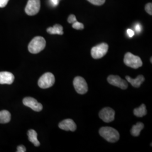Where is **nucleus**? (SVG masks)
Wrapping results in <instances>:
<instances>
[{
	"mask_svg": "<svg viewBox=\"0 0 152 152\" xmlns=\"http://www.w3.org/2000/svg\"><path fill=\"white\" fill-rule=\"evenodd\" d=\"M99 134L104 139L110 142H117L120 139V134L111 127H103L99 130Z\"/></svg>",
	"mask_w": 152,
	"mask_h": 152,
	"instance_id": "obj_1",
	"label": "nucleus"
},
{
	"mask_svg": "<svg viewBox=\"0 0 152 152\" xmlns=\"http://www.w3.org/2000/svg\"><path fill=\"white\" fill-rule=\"evenodd\" d=\"M46 46V41L45 38L41 36H37L33 38L28 45L29 51L33 54H38L42 51Z\"/></svg>",
	"mask_w": 152,
	"mask_h": 152,
	"instance_id": "obj_2",
	"label": "nucleus"
},
{
	"mask_svg": "<svg viewBox=\"0 0 152 152\" xmlns=\"http://www.w3.org/2000/svg\"><path fill=\"white\" fill-rule=\"evenodd\" d=\"M124 61L127 66L134 69H137L142 65V62L140 58L131 53H127L125 54Z\"/></svg>",
	"mask_w": 152,
	"mask_h": 152,
	"instance_id": "obj_3",
	"label": "nucleus"
},
{
	"mask_svg": "<svg viewBox=\"0 0 152 152\" xmlns=\"http://www.w3.org/2000/svg\"><path fill=\"white\" fill-rule=\"evenodd\" d=\"M55 81L54 76L50 72L45 73L38 80L39 87L42 88H48L52 87Z\"/></svg>",
	"mask_w": 152,
	"mask_h": 152,
	"instance_id": "obj_4",
	"label": "nucleus"
},
{
	"mask_svg": "<svg viewBox=\"0 0 152 152\" xmlns=\"http://www.w3.org/2000/svg\"><path fill=\"white\" fill-rule=\"evenodd\" d=\"M108 50V45L106 43L99 44L93 47L91 50V54L95 59H98L103 58L107 54Z\"/></svg>",
	"mask_w": 152,
	"mask_h": 152,
	"instance_id": "obj_5",
	"label": "nucleus"
},
{
	"mask_svg": "<svg viewBox=\"0 0 152 152\" xmlns=\"http://www.w3.org/2000/svg\"><path fill=\"white\" fill-rule=\"evenodd\" d=\"M73 86L76 92L80 94H85L88 91V86L85 80L80 76L76 77L73 80Z\"/></svg>",
	"mask_w": 152,
	"mask_h": 152,
	"instance_id": "obj_6",
	"label": "nucleus"
},
{
	"mask_svg": "<svg viewBox=\"0 0 152 152\" xmlns=\"http://www.w3.org/2000/svg\"><path fill=\"white\" fill-rule=\"evenodd\" d=\"M40 7V0H28L27 4L25 8V11L28 15H35L39 11Z\"/></svg>",
	"mask_w": 152,
	"mask_h": 152,
	"instance_id": "obj_7",
	"label": "nucleus"
},
{
	"mask_svg": "<svg viewBox=\"0 0 152 152\" xmlns=\"http://www.w3.org/2000/svg\"><path fill=\"white\" fill-rule=\"evenodd\" d=\"M99 117L106 123H109L114 120L115 112L113 109L106 107L102 109L99 113Z\"/></svg>",
	"mask_w": 152,
	"mask_h": 152,
	"instance_id": "obj_8",
	"label": "nucleus"
},
{
	"mask_svg": "<svg viewBox=\"0 0 152 152\" xmlns=\"http://www.w3.org/2000/svg\"><path fill=\"white\" fill-rule=\"evenodd\" d=\"M107 80L110 85L119 87L122 90H125L128 87L127 82L122 79L120 76L110 75L108 77Z\"/></svg>",
	"mask_w": 152,
	"mask_h": 152,
	"instance_id": "obj_9",
	"label": "nucleus"
},
{
	"mask_svg": "<svg viewBox=\"0 0 152 152\" xmlns=\"http://www.w3.org/2000/svg\"><path fill=\"white\" fill-rule=\"evenodd\" d=\"M23 103L28 107L32 109L36 112H40L42 110L43 106L34 98L31 97H26L23 100Z\"/></svg>",
	"mask_w": 152,
	"mask_h": 152,
	"instance_id": "obj_10",
	"label": "nucleus"
},
{
	"mask_svg": "<svg viewBox=\"0 0 152 152\" xmlns=\"http://www.w3.org/2000/svg\"><path fill=\"white\" fill-rule=\"evenodd\" d=\"M59 127L63 130L75 131L77 129V126L73 120L69 118L60 122L59 124Z\"/></svg>",
	"mask_w": 152,
	"mask_h": 152,
	"instance_id": "obj_11",
	"label": "nucleus"
},
{
	"mask_svg": "<svg viewBox=\"0 0 152 152\" xmlns=\"http://www.w3.org/2000/svg\"><path fill=\"white\" fill-rule=\"evenodd\" d=\"M14 76L9 72H0V84H9L12 83L14 81Z\"/></svg>",
	"mask_w": 152,
	"mask_h": 152,
	"instance_id": "obj_12",
	"label": "nucleus"
},
{
	"mask_svg": "<svg viewBox=\"0 0 152 152\" xmlns=\"http://www.w3.org/2000/svg\"><path fill=\"white\" fill-rule=\"evenodd\" d=\"M126 79L127 82H130L131 85L134 87H139L141 86V84L145 81L144 77L142 75H139L136 77V78L133 79L129 76H126Z\"/></svg>",
	"mask_w": 152,
	"mask_h": 152,
	"instance_id": "obj_13",
	"label": "nucleus"
},
{
	"mask_svg": "<svg viewBox=\"0 0 152 152\" xmlns=\"http://www.w3.org/2000/svg\"><path fill=\"white\" fill-rule=\"evenodd\" d=\"M28 136L29 140L32 142L35 147H39L40 142L37 139V133L34 130H29L28 131Z\"/></svg>",
	"mask_w": 152,
	"mask_h": 152,
	"instance_id": "obj_14",
	"label": "nucleus"
},
{
	"mask_svg": "<svg viewBox=\"0 0 152 152\" xmlns=\"http://www.w3.org/2000/svg\"><path fill=\"white\" fill-rule=\"evenodd\" d=\"M47 32L51 34H63V28L60 24H55L53 27L47 29Z\"/></svg>",
	"mask_w": 152,
	"mask_h": 152,
	"instance_id": "obj_15",
	"label": "nucleus"
},
{
	"mask_svg": "<svg viewBox=\"0 0 152 152\" xmlns=\"http://www.w3.org/2000/svg\"><path fill=\"white\" fill-rule=\"evenodd\" d=\"M10 120L11 114L9 111L6 110L0 111V124H7Z\"/></svg>",
	"mask_w": 152,
	"mask_h": 152,
	"instance_id": "obj_16",
	"label": "nucleus"
},
{
	"mask_svg": "<svg viewBox=\"0 0 152 152\" xmlns=\"http://www.w3.org/2000/svg\"><path fill=\"white\" fill-rule=\"evenodd\" d=\"M144 125L142 122H138L136 125H134L131 129V134L132 136H139L140 135V132L144 128Z\"/></svg>",
	"mask_w": 152,
	"mask_h": 152,
	"instance_id": "obj_17",
	"label": "nucleus"
},
{
	"mask_svg": "<svg viewBox=\"0 0 152 152\" xmlns=\"http://www.w3.org/2000/svg\"><path fill=\"white\" fill-rule=\"evenodd\" d=\"M147 113L146 106L144 104H141L139 108H135L134 110V114L135 115H136V117H142L145 115Z\"/></svg>",
	"mask_w": 152,
	"mask_h": 152,
	"instance_id": "obj_18",
	"label": "nucleus"
},
{
	"mask_svg": "<svg viewBox=\"0 0 152 152\" xmlns=\"http://www.w3.org/2000/svg\"><path fill=\"white\" fill-rule=\"evenodd\" d=\"M72 27L74 29H77V30H81L84 28V26L81 23L76 21L73 23Z\"/></svg>",
	"mask_w": 152,
	"mask_h": 152,
	"instance_id": "obj_19",
	"label": "nucleus"
},
{
	"mask_svg": "<svg viewBox=\"0 0 152 152\" xmlns=\"http://www.w3.org/2000/svg\"><path fill=\"white\" fill-rule=\"evenodd\" d=\"M88 2L95 5L100 6L103 5L105 0H87Z\"/></svg>",
	"mask_w": 152,
	"mask_h": 152,
	"instance_id": "obj_20",
	"label": "nucleus"
},
{
	"mask_svg": "<svg viewBox=\"0 0 152 152\" xmlns=\"http://www.w3.org/2000/svg\"><path fill=\"white\" fill-rule=\"evenodd\" d=\"M145 10L147 11V12L149 14V15H152V3H148V4H147V5H145Z\"/></svg>",
	"mask_w": 152,
	"mask_h": 152,
	"instance_id": "obj_21",
	"label": "nucleus"
},
{
	"mask_svg": "<svg viewBox=\"0 0 152 152\" xmlns=\"http://www.w3.org/2000/svg\"><path fill=\"white\" fill-rule=\"evenodd\" d=\"M76 21H77V19H76V16L75 15L72 14L71 15H69V16L68 18V22L69 23L73 24V23H75Z\"/></svg>",
	"mask_w": 152,
	"mask_h": 152,
	"instance_id": "obj_22",
	"label": "nucleus"
},
{
	"mask_svg": "<svg viewBox=\"0 0 152 152\" xmlns=\"http://www.w3.org/2000/svg\"><path fill=\"white\" fill-rule=\"evenodd\" d=\"M17 152H26V148L24 145H19L17 147Z\"/></svg>",
	"mask_w": 152,
	"mask_h": 152,
	"instance_id": "obj_23",
	"label": "nucleus"
},
{
	"mask_svg": "<svg viewBox=\"0 0 152 152\" xmlns=\"http://www.w3.org/2000/svg\"><path fill=\"white\" fill-rule=\"evenodd\" d=\"M9 0H0V7H4L7 5Z\"/></svg>",
	"mask_w": 152,
	"mask_h": 152,
	"instance_id": "obj_24",
	"label": "nucleus"
},
{
	"mask_svg": "<svg viewBox=\"0 0 152 152\" xmlns=\"http://www.w3.org/2000/svg\"><path fill=\"white\" fill-rule=\"evenodd\" d=\"M127 33L129 37H130V38L134 36V34H135L134 32L132 29H128L127 30Z\"/></svg>",
	"mask_w": 152,
	"mask_h": 152,
	"instance_id": "obj_25",
	"label": "nucleus"
},
{
	"mask_svg": "<svg viewBox=\"0 0 152 152\" xmlns=\"http://www.w3.org/2000/svg\"><path fill=\"white\" fill-rule=\"evenodd\" d=\"M135 31L137 33H140L141 31V26L139 24V23H137L135 25Z\"/></svg>",
	"mask_w": 152,
	"mask_h": 152,
	"instance_id": "obj_26",
	"label": "nucleus"
},
{
	"mask_svg": "<svg viewBox=\"0 0 152 152\" xmlns=\"http://www.w3.org/2000/svg\"><path fill=\"white\" fill-rule=\"evenodd\" d=\"M52 5L53 6H57L59 4V0H50Z\"/></svg>",
	"mask_w": 152,
	"mask_h": 152,
	"instance_id": "obj_27",
	"label": "nucleus"
},
{
	"mask_svg": "<svg viewBox=\"0 0 152 152\" xmlns=\"http://www.w3.org/2000/svg\"><path fill=\"white\" fill-rule=\"evenodd\" d=\"M152 58H151V63H152Z\"/></svg>",
	"mask_w": 152,
	"mask_h": 152,
	"instance_id": "obj_28",
	"label": "nucleus"
}]
</instances>
